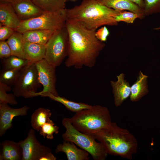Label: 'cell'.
<instances>
[{
  "label": "cell",
  "mask_w": 160,
  "mask_h": 160,
  "mask_svg": "<svg viewBox=\"0 0 160 160\" xmlns=\"http://www.w3.org/2000/svg\"><path fill=\"white\" fill-rule=\"evenodd\" d=\"M41 84L35 63H29L20 70L12 92L17 97H34L37 96V91Z\"/></svg>",
  "instance_id": "ba28073f"
},
{
  "label": "cell",
  "mask_w": 160,
  "mask_h": 160,
  "mask_svg": "<svg viewBox=\"0 0 160 160\" xmlns=\"http://www.w3.org/2000/svg\"><path fill=\"white\" fill-rule=\"evenodd\" d=\"M59 127L55 125L52 121L49 119L41 127L39 134L44 138L52 140L54 138L53 134L59 133Z\"/></svg>",
  "instance_id": "83f0119b"
},
{
  "label": "cell",
  "mask_w": 160,
  "mask_h": 160,
  "mask_svg": "<svg viewBox=\"0 0 160 160\" xmlns=\"http://www.w3.org/2000/svg\"><path fill=\"white\" fill-rule=\"evenodd\" d=\"M37 96L48 97L50 99L59 102L63 105L69 111L75 113L84 109L90 108L92 105L82 103H77L68 100L65 98L54 95L48 93H39L37 92Z\"/></svg>",
  "instance_id": "ffe728a7"
},
{
  "label": "cell",
  "mask_w": 160,
  "mask_h": 160,
  "mask_svg": "<svg viewBox=\"0 0 160 160\" xmlns=\"http://www.w3.org/2000/svg\"><path fill=\"white\" fill-rule=\"evenodd\" d=\"M105 6L116 11L126 10L137 14L139 19L145 17L144 9L130 0H97Z\"/></svg>",
  "instance_id": "9a60e30c"
},
{
  "label": "cell",
  "mask_w": 160,
  "mask_h": 160,
  "mask_svg": "<svg viewBox=\"0 0 160 160\" xmlns=\"http://www.w3.org/2000/svg\"><path fill=\"white\" fill-rule=\"evenodd\" d=\"M155 30H160V27L155 28H154Z\"/></svg>",
  "instance_id": "8d00e7d4"
},
{
  "label": "cell",
  "mask_w": 160,
  "mask_h": 160,
  "mask_svg": "<svg viewBox=\"0 0 160 160\" xmlns=\"http://www.w3.org/2000/svg\"><path fill=\"white\" fill-rule=\"evenodd\" d=\"M137 18L139 19V16L137 14L131 11L123 10L121 11L119 14L116 17V20L118 23L123 22L132 24Z\"/></svg>",
  "instance_id": "f546056e"
},
{
  "label": "cell",
  "mask_w": 160,
  "mask_h": 160,
  "mask_svg": "<svg viewBox=\"0 0 160 160\" xmlns=\"http://www.w3.org/2000/svg\"><path fill=\"white\" fill-rule=\"evenodd\" d=\"M14 0H0V1L11 3Z\"/></svg>",
  "instance_id": "d590c367"
},
{
  "label": "cell",
  "mask_w": 160,
  "mask_h": 160,
  "mask_svg": "<svg viewBox=\"0 0 160 160\" xmlns=\"http://www.w3.org/2000/svg\"><path fill=\"white\" fill-rule=\"evenodd\" d=\"M65 26L68 35L67 67L81 69L83 66L92 68L105 46L96 37V30L88 29L74 21L67 20Z\"/></svg>",
  "instance_id": "6da1fadb"
},
{
  "label": "cell",
  "mask_w": 160,
  "mask_h": 160,
  "mask_svg": "<svg viewBox=\"0 0 160 160\" xmlns=\"http://www.w3.org/2000/svg\"><path fill=\"white\" fill-rule=\"evenodd\" d=\"M26 59L11 55L5 58L3 63L4 69H21L29 63Z\"/></svg>",
  "instance_id": "d4e9b609"
},
{
  "label": "cell",
  "mask_w": 160,
  "mask_h": 160,
  "mask_svg": "<svg viewBox=\"0 0 160 160\" xmlns=\"http://www.w3.org/2000/svg\"><path fill=\"white\" fill-rule=\"evenodd\" d=\"M69 119L75 128L89 135L97 133L112 123L108 109L99 105H92L90 108L76 113Z\"/></svg>",
  "instance_id": "277c9868"
},
{
  "label": "cell",
  "mask_w": 160,
  "mask_h": 160,
  "mask_svg": "<svg viewBox=\"0 0 160 160\" xmlns=\"http://www.w3.org/2000/svg\"><path fill=\"white\" fill-rule=\"evenodd\" d=\"M52 114L48 109L40 108L36 110L31 117V124L32 128L39 131L42 126L50 119Z\"/></svg>",
  "instance_id": "603a6c76"
},
{
  "label": "cell",
  "mask_w": 160,
  "mask_h": 160,
  "mask_svg": "<svg viewBox=\"0 0 160 160\" xmlns=\"http://www.w3.org/2000/svg\"><path fill=\"white\" fill-rule=\"evenodd\" d=\"M145 16L160 13V0H143Z\"/></svg>",
  "instance_id": "f1b7e54d"
},
{
  "label": "cell",
  "mask_w": 160,
  "mask_h": 160,
  "mask_svg": "<svg viewBox=\"0 0 160 160\" xmlns=\"http://www.w3.org/2000/svg\"><path fill=\"white\" fill-rule=\"evenodd\" d=\"M12 55L11 50L7 41H0V58H6Z\"/></svg>",
  "instance_id": "1f68e13d"
},
{
  "label": "cell",
  "mask_w": 160,
  "mask_h": 160,
  "mask_svg": "<svg viewBox=\"0 0 160 160\" xmlns=\"http://www.w3.org/2000/svg\"><path fill=\"white\" fill-rule=\"evenodd\" d=\"M55 30H35L23 33L25 41L46 45Z\"/></svg>",
  "instance_id": "44dd1931"
},
{
  "label": "cell",
  "mask_w": 160,
  "mask_h": 160,
  "mask_svg": "<svg viewBox=\"0 0 160 160\" xmlns=\"http://www.w3.org/2000/svg\"><path fill=\"white\" fill-rule=\"evenodd\" d=\"M68 35L65 25L55 30L47 44L44 59L55 67L59 66L68 54Z\"/></svg>",
  "instance_id": "52a82bcc"
},
{
  "label": "cell",
  "mask_w": 160,
  "mask_h": 160,
  "mask_svg": "<svg viewBox=\"0 0 160 160\" xmlns=\"http://www.w3.org/2000/svg\"><path fill=\"white\" fill-rule=\"evenodd\" d=\"M18 143L22 149V160H39L46 154L52 152L49 147L41 144L37 140L33 129L29 131L25 139Z\"/></svg>",
  "instance_id": "9c48e42d"
},
{
  "label": "cell",
  "mask_w": 160,
  "mask_h": 160,
  "mask_svg": "<svg viewBox=\"0 0 160 160\" xmlns=\"http://www.w3.org/2000/svg\"><path fill=\"white\" fill-rule=\"evenodd\" d=\"M109 33L108 30L104 26L96 31L95 35L96 38L99 40L104 42L107 40V37L109 35Z\"/></svg>",
  "instance_id": "d6a6232c"
},
{
  "label": "cell",
  "mask_w": 160,
  "mask_h": 160,
  "mask_svg": "<svg viewBox=\"0 0 160 160\" xmlns=\"http://www.w3.org/2000/svg\"><path fill=\"white\" fill-rule=\"evenodd\" d=\"M148 76L140 71L137 80L131 87L130 97L131 101L137 102L148 93Z\"/></svg>",
  "instance_id": "d6986e66"
},
{
  "label": "cell",
  "mask_w": 160,
  "mask_h": 160,
  "mask_svg": "<svg viewBox=\"0 0 160 160\" xmlns=\"http://www.w3.org/2000/svg\"><path fill=\"white\" fill-rule=\"evenodd\" d=\"M1 144L2 149L0 155V160H22V149L18 142L7 140Z\"/></svg>",
  "instance_id": "ac0fdd59"
},
{
  "label": "cell",
  "mask_w": 160,
  "mask_h": 160,
  "mask_svg": "<svg viewBox=\"0 0 160 160\" xmlns=\"http://www.w3.org/2000/svg\"><path fill=\"white\" fill-rule=\"evenodd\" d=\"M117 77V81H111L110 83L112 88L115 105L119 107L130 96L131 87L129 83L124 79V73L120 74Z\"/></svg>",
  "instance_id": "4fadbf2b"
},
{
  "label": "cell",
  "mask_w": 160,
  "mask_h": 160,
  "mask_svg": "<svg viewBox=\"0 0 160 160\" xmlns=\"http://www.w3.org/2000/svg\"><path fill=\"white\" fill-rule=\"evenodd\" d=\"M29 109V107L26 105L14 108L8 104H0V136H3L12 127V122L15 117L26 116Z\"/></svg>",
  "instance_id": "8fae6325"
},
{
  "label": "cell",
  "mask_w": 160,
  "mask_h": 160,
  "mask_svg": "<svg viewBox=\"0 0 160 160\" xmlns=\"http://www.w3.org/2000/svg\"><path fill=\"white\" fill-rule=\"evenodd\" d=\"M21 70L3 69L0 74V83L10 87L13 86L17 81Z\"/></svg>",
  "instance_id": "484cf974"
},
{
  "label": "cell",
  "mask_w": 160,
  "mask_h": 160,
  "mask_svg": "<svg viewBox=\"0 0 160 160\" xmlns=\"http://www.w3.org/2000/svg\"><path fill=\"white\" fill-rule=\"evenodd\" d=\"M101 144L108 154L129 159L136 153L138 143L135 137L127 129L115 122L99 132L89 135Z\"/></svg>",
  "instance_id": "3957f363"
},
{
  "label": "cell",
  "mask_w": 160,
  "mask_h": 160,
  "mask_svg": "<svg viewBox=\"0 0 160 160\" xmlns=\"http://www.w3.org/2000/svg\"><path fill=\"white\" fill-rule=\"evenodd\" d=\"M64 152L68 160H88L89 153L87 151L76 147L73 143L64 140L62 143L57 145L55 152Z\"/></svg>",
  "instance_id": "2e32d148"
},
{
  "label": "cell",
  "mask_w": 160,
  "mask_h": 160,
  "mask_svg": "<svg viewBox=\"0 0 160 160\" xmlns=\"http://www.w3.org/2000/svg\"><path fill=\"white\" fill-rule=\"evenodd\" d=\"M0 24V41H4L8 39L15 31L9 27Z\"/></svg>",
  "instance_id": "4dcf8cb0"
},
{
  "label": "cell",
  "mask_w": 160,
  "mask_h": 160,
  "mask_svg": "<svg viewBox=\"0 0 160 160\" xmlns=\"http://www.w3.org/2000/svg\"><path fill=\"white\" fill-rule=\"evenodd\" d=\"M35 64L39 81L43 87L42 90L38 92L59 95L56 87V67L49 63L44 59L36 63Z\"/></svg>",
  "instance_id": "30bf717a"
},
{
  "label": "cell",
  "mask_w": 160,
  "mask_h": 160,
  "mask_svg": "<svg viewBox=\"0 0 160 160\" xmlns=\"http://www.w3.org/2000/svg\"></svg>",
  "instance_id": "74e56055"
},
{
  "label": "cell",
  "mask_w": 160,
  "mask_h": 160,
  "mask_svg": "<svg viewBox=\"0 0 160 160\" xmlns=\"http://www.w3.org/2000/svg\"><path fill=\"white\" fill-rule=\"evenodd\" d=\"M62 123L66 129L62 135L64 140L73 143L87 151L94 160L106 159L108 153L101 144L97 142L92 136L76 129L72 124L69 118H64Z\"/></svg>",
  "instance_id": "5b68a950"
},
{
  "label": "cell",
  "mask_w": 160,
  "mask_h": 160,
  "mask_svg": "<svg viewBox=\"0 0 160 160\" xmlns=\"http://www.w3.org/2000/svg\"><path fill=\"white\" fill-rule=\"evenodd\" d=\"M7 41L11 50L12 55L25 59L24 53L25 41L22 33L15 31Z\"/></svg>",
  "instance_id": "7402d4cb"
},
{
  "label": "cell",
  "mask_w": 160,
  "mask_h": 160,
  "mask_svg": "<svg viewBox=\"0 0 160 160\" xmlns=\"http://www.w3.org/2000/svg\"><path fill=\"white\" fill-rule=\"evenodd\" d=\"M11 3L21 21L36 17L44 12L32 0H14Z\"/></svg>",
  "instance_id": "7c38bea8"
},
{
  "label": "cell",
  "mask_w": 160,
  "mask_h": 160,
  "mask_svg": "<svg viewBox=\"0 0 160 160\" xmlns=\"http://www.w3.org/2000/svg\"><path fill=\"white\" fill-rule=\"evenodd\" d=\"M20 22L12 4L0 1V23L15 31L19 26Z\"/></svg>",
  "instance_id": "5bb4252c"
},
{
  "label": "cell",
  "mask_w": 160,
  "mask_h": 160,
  "mask_svg": "<svg viewBox=\"0 0 160 160\" xmlns=\"http://www.w3.org/2000/svg\"><path fill=\"white\" fill-rule=\"evenodd\" d=\"M131 1L143 9L144 0H130Z\"/></svg>",
  "instance_id": "e575fe53"
},
{
  "label": "cell",
  "mask_w": 160,
  "mask_h": 160,
  "mask_svg": "<svg viewBox=\"0 0 160 160\" xmlns=\"http://www.w3.org/2000/svg\"><path fill=\"white\" fill-rule=\"evenodd\" d=\"M66 20V9L54 12H44L36 17L21 21L15 31L23 33L35 30H56L64 27Z\"/></svg>",
  "instance_id": "8992f818"
},
{
  "label": "cell",
  "mask_w": 160,
  "mask_h": 160,
  "mask_svg": "<svg viewBox=\"0 0 160 160\" xmlns=\"http://www.w3.org/2000/svg\"><path fill=\"white\" fill-rule=\"evenodd\" d=\"M66 11L67 20L96 30L104 25H118L116 18L121 11L108 7L97 0H83L79 5L66 9Z\"/></svg>",
  "instance_id": "7a4b0ae2"
},
{
  "label": "cell",
  "mask_w": 160,
  "mask_h": 160,
  "mask_svg": "<svg viewBox=\"0 0 160 160\" xmlns=\"http://www.w3.org/2000/svg\"><path fill=\"white\" fill-rule=\"evenodd\" d=\"M11 89V87L0 83V104L5 103L12 105H16L18 104L15 95L13 94L7 93Z\"/></svg>",
  "instance_id": "4316f807"
},
{
  "label": "cell",
  "mask_w": 160,
  "mask_h": 160,
  "mask_svg": "<svg viewBox=\"0 0 160 160\" xmlns=\"http://www.w3.org/2000/svg\"><path fill=\"white\" fill-rule=\"evenodd\" d=\"M56 157L52 153V152L46 154L41 158L39 160H56Z\"/></svg>",
  "instance_id": "836d02e7"
},
{
  "label": "cell",
  "mask_w": 160,
  "mask_h": 160,
  "mask_svg": "<svg viewBox=\"0 0 160 160\" xmlns=\"http://www.w3.org/2000/svg\"><path fill=\"white\" fill-rule=\"evenodd\" d=\"M44 12H54L65 9L66 0H32Z\"/></svg>",
  "instance_id": "cb8c5ba5"
},
{
  "label": "cell",
  "mask_w": 160,
  "mask_h": 160,
  "mask_svg": "<svg viewBox=\"0 0 160 160\" xmlns=\"http://www.w3.org/2000/svg\"><path fill=\"white\" fill-rule=\"evenodd\" d=\"M45 50L46 45L25 41V57L29 63H36L44 59Z\"/></svg>",
  "instance_id": "e0dca14e"
}]
</instances>
